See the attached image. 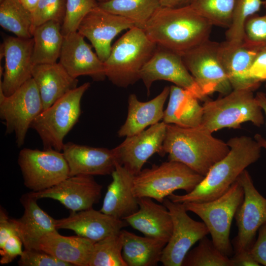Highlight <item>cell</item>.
Here are the masks:
<instances>
[{
    "label": "cell",
    "instance_id": "obj_23",
    "mask_svg": "<svg viewBox=\"0 0 266 266\" xmlns=\"http://www.w3.org/2000/svg\"><path fill=\"white\" fill-rule=\"evenodd\" d=\"M111 174L112 180L107 187L100 211L123 219L139 208L138 198L133 193L134 175L117 162Z\"/></svg>",
    "mask_w": 266,
    "mask_h": 266
},
{
    "label": "cell",
    "instance_id": "obj_30",
    "mask_svg": "<svg viewBox=\"0 0 266 266\" xmlns=\"http://www.w3.org/2000/svg\"><path fill=\"white\" fill-rule=\"evenodd\" d=\"M121 233L122 256L127 266H154L160 262L166 241L139 236L125 230Z\"/></svg>",
    "mask_w": 266,
    "mask_h": 266
},
{
    "label": "cell",
    "instance_id": "obj_10",
    "mask_svg": "<svg viewBox=\"0 0 266 266\" xmlns=\"http://www.w3.org/2000/svg\"><path fill=\"white\" fill-rule=\"evenodd\" d=\"M219 43L208 39L181 55L187 68L206 96L226 95L233 88L219 54Z\"/></svg>",
    "mask_w": 266,
    "mask_h": 266
},
{
    "label": "cell",
    "instance_id": "obj_29",
    "mask_svg": "<svg viewBox=\"0 0 266 266\" xmlns=\"http://www.w3.org/2000/svg\"><path fill=\"white\" fill-rule=\"evenodd\" d=\"M200 100L189 91L176 85L170 86L169 100L163 121L183 128L200 125L203 114Z\"/></svg>",
    "mask_w": 266,
    "mask_h": 266
},
{
    "label": "cell",
    "instance_id": "obj_35",
    "mask_svg": "<svg viewBox=\"0 0 266 266\" xmlns=\"http://www.w3.org/2000/svg\"><path fill=\"white\" fill-rule=\"evenodd\" d=\"M235 0H191L189 5L213 26L228 28Z\"/></svg>",
    "mask_w": 266,
    "mask_h": 266
},
{
    "label": "cell",
    "instance_id": "obj_42",
    "mask_svg": "<svg viewBox=\"0 0 266 266\" xmlns=\"http://www.w3.org/2000/svg\"><path fill=\"white\" fill-rule=\"evenodd\" d=\"M23 242L17 235H14L8 239L4 245L0 247L1 264L11 263L18 256H21L22 251Z\"/></svg>",
    "mask_w": 266,
    "mask_h": 266
},
{
    "label": "cell",
    "instance_id": "obj_2",
    "mask_svg": "<svg viewBox=\"0 0 266 266\" xmlns=\"http://www.w3.org/2000/svg\"><path fill=\"white\" fill-rule=\"evenodd\" d=\"M227 143L230 148L228 154L210 169L193 191L182 195L172 193L167 198L179 203L214 200L226 193L242 172L261 157L262 148L254 138L235 136Z\"/></svg>",
    "mask_w": 266,
    "mask_h": 266
},
{
    "label": "cell",
    "instance_id": "obj_1",
    "mask_svg": "<svg viewBox=\"0 0 266 266\" xmlns=\"http://www.w3.org/2000/svg\"><path fill=\"white\" fill-rule=\"evenodd\" d=\"M212 27L189 4L161 6L143 30L156 44L181 56L209 39Z\"/></svg>",
    "mask_w": 266,
    "mask_h": 266
},
{
    "label": "cell",
    "instance_id": "obj_46",
    "mask_svg": "<svg viewBox=\"0 0 266 266\" xmlns=\"http://www.w3.org/2000/svg\"><path fill=\"white\" fill-rule=\"evenodd\" d=\"M232 266H259L260 265L255 260L250 250L234 253L230 258Z\"/></svg>",
    "mask_w": 266,
    "mask_h": 266
},
{
    "label": "cell",
    "instance_id": "obj_36",
    "mask_svg": "<svg viewBox=\"0 0 266 266\" xmlns=\"http://www.w3.org/2000/svg\"><path fill=\"white\" fill-rule=\"evenodd\" d=\"M182 266H232L230 258L222 253L206 236L185 256Z\"/></svg>",
    "mask_w": 266,
    "mask_h": 266
},
{
    "label": "cell",
    "instance_id": "obj_8",
    "mask_svg": "<svg viewBox=\"0 0 266 266\" xmlns=\"http://www.w3.org/2000/svg\"><path fill=\"white\" fill-rule=\"evenodd\" d=\"M243 198V188L236 180L226 193L214 200L182 203L187 211L194 213L203 221L214 245L229 257L233 251L230 240L232 223Z\"/></svg>",
    "mask_w": 266,
    "mask_h": 266
},
{
    "label": "cell",
    "instance_id": "obj_31",
    "mask_svg": "<svg viewBox=\"0 0 266 266\" xmlns=\"http://www.w3.org/2000/svg\"><path fill=\"white\" fill-rule=\"evenodd\" d=\"M62 24L49 21L34 28L33 31V65L54 64L59 59L64 35Z\"/></svg>",
    "mask_w": 266,
    "mask_h": 266
},
{
    "label": "cell",
    "instance_id": "obj_47",
    "mask_svg": "<svg viewBox=\"0 0 266 266\" xmlns=\"http://www.w3.org/2000/svg\"><path fill=\"white\" fill-rule=\"evenodd\" d=\"M255 98L262 107L266 120V94L262 92H258L255 96ZM254 138L259 143L262 148H264L266 150V139L265 138L259 134H256Z\"/></svg>",
    "mask_w": 266,
    "mask_h": 266
},
{
    "label": "cell",
    "instance_id": "obj_22",
    "mask_svg": "<svg viewBox=\"0 0 266 266\" xmlns=\"http://www.w3.org/2000/svg\"><path fill=\"white\" fill-rule=\"evenodd\" d=\"M260 50L246 45L225 41L219 43V56L233 90L254 91L261 82L250 77L252 63Z\"/></svg>",
    "mask_w": 266,
    "mask_h": 266
},
{
    "label": "cell",
    "instance_id": "obj_6",
    "mask_svg": "<svg viewBox=\"0 0 266 266\" xmlns=\"http://www.w3.org/2000/svg\"><path fill=\"white\" fill-rule=\"evenodd\" d=\"M90 86L86 82L68 92L33 121L30 128L39 136L44 149L62 151L64 139L79 118L81 100Z\"/></svg>",
    "mask_w": 266,
    "mask_h": 266
},
{
    "label": "cell",
    "instance_id": "obj_52",
    "mask_svg": "<svg viewBox=\"0 0 266 266\" xmlns=\"http://www.w3.org/2000/svg\"><path fill=\"white\" fill-rule=\"evenodd\" d=\"M3 0H0V2H1L3 1Z\"/></svg>",
    "mask_w": 266,
    "mask_h": 266
},
{
    "label": "cell",
    "instance_id": "obj_37",
    "mask_svg": "<svg viewBox=\"0 0 266 266\" xmlns=\"http://www.w3.org/2000/svg\"><path fill=\"white\" fill-rule=\"evenodd\" d=\"M263 3L262 0H235L230 27L226 32V41L241 43L245 23L250 16L258 12Z\"/></svg>",
    "mask_w": 266,
    "mask_h": 266
},
{
    "label": "cell",
    "instance_id": "obj_53",
    "mask_svg": "<svg viewBox=\"0 0 266 266\" xmlns=\"http://www.w3.org/2000/svg\"><path fill=\"white\" fill-rule=\"evenodd\" d=\"M265 87H266V85H265Z\"/></svg>",
    "mask_w": 266,
    "mask_h": 266
},
{
    "label": "cell",
    "instance_id": "obj_12",
    "mask_svg": "<svg viewBox=\"0 0 266 266\" xmlns=\"http://www.w3.org/2000/svg\"><path fill=\"white\" fill-rule=\"evenodd\" d=\"M163 203L171 215L173 228L160 262L164 266H182L192 246L209 233V230L203 222L196 221L188 215L183 203L173 202L167 198Z\"/></svg>",
    "mask_w": 266,
    "mask_h": 266
},
{
    "label": "cell",
    "instance_id": "obj_41",
    "mask_svg": "<svg viewBox=\"0 0 266 266\" xmlns=\"http://www.w3.org/2000/svg\"><path fill=\"white\" fill-rule=\"evenodd\" d=\"M20 266H71L45 251L37 249H24L18 262Z\"/></svg>",
    "mask_w": 266,
    "mask_h": 266
},
{
    "label": "cell",
    "instance_id": "obj_19",
    "mask_svg": "<svg viewBox=\"0 0 266 266\" xmlns=\"http://www.w3.org/2000/svg\"><path fill=\"white\" fill-rule=\"evenodd\" d=\"M92 47L77 31L64 35L59 62L74 78L87 75L94 81H103L106 78L104 62Z\"/></svg>",
    "mask_w": 266,
    "mask_h": 266
},
{
    "label": "cell",
    "instance_id": "obj_21",
    "mask_svg": "<svg viewBox=\"0 0 266 266\" xmlns=\"http://www.w3.org/2000/svg\"><path fill=\"white\" fill-rule=\"evenodd\" d=\"M62 152L67 163L69 176L110 174L116 163L113 149L65 143Z\"/></svg>",
    "mask_w": 266,
    "mask_h": 266
},
{
    "label": "cell",
    "instance_id": "obj_7",
    "mask_svg": "<svg viewBox=\"0 0 266 266\" xmlns=\"http://www.w3.org/2000/svg\"><path fill=\"white\" fill-rule=\"evenodd\" d=\"M204 177L181 163L168 161L134 175L133 193L137 198L148 197L163 203L176 190L191 192Z\"/></svg>",
    "mask_w": 266,
    "mask_h": 266
},
{
    "label": "cell",
    "instance_id": "obj_51",
    "mask_svg": "<svg viewBox=\"0 0 266 266\" xmlns=\"http://www.w3.org/2000/svg\"><path fill=\"white\" fill-rule=\"evenodd\" d=\"M265 6V8L266 9V0H265L264 1H263V3Z\"/></svg>",
    "mask_w": 266,
    "mask_h": 266
},
{
    "label": "cell",
    "instance_id": "obj_48",
    "mask_svg": "<svg viewBox=\"0 0 266 266\" xmlns=\"http://www.w3.org/2000/svg\"><path fill=\"white\" fill-rule=\"evenodd\" d=\"M161 6L167 7H178L189 5L191 0H160Z\"/></svg>",
    "mask_w": 266,
    "mask_h": 266
},
{
    "label": "cell",
    "instance_id": "obj_25",
    "mask_svg": "<svg viewBox=\"0 0 266 266\" xmlns=\"http://www.w3.org/2000/svg\"><path fill=\"white\" fill-rule=\"evenodd\" d=\"M169 92L170 87L166 86L158 96L147 101L139 100L134 94L130 95L127 118L118 131V136L133 135L163 120L164 106Z\"/></svg>",
    "mask_w": 266,
    "mask_h": 266
},
{
    "label": "cell",
    "instance_id": "obj_40",
    "mask_svg": "<svg viewBox=\"0 0 266 266\" xmlns=\"http://www.w3.org/2000/svg\"><path fill=\"white\" fill-rule=\"evenodd\" d=\"M242 42L258 50L266 47V14H254L248 18L244 25Z\"/></svg>",
    "mask_w": 266,
    "mask_h": 266
},
{
    "label": "cell",
    "instance_id": "obj_24",
    "mask_svg": "<svg viewBox=\"0 0 266 266\" xmlns=\"http://www.w3.org/2000/svg\"><path fill=\"white\" fill-rule=\"evenodd\" d=\"M138 209L123 219L144 236L168 242L172 231L173 223L169 210L148 197L138 198Z\"/></svg>",
    "mask_w": 266,
    "mask_h": 266
},
{
    "label": "cell",
    "instance_id": "obj_3",
    "mask_svg": "<svg viewBox=\"0 0 266 266\" xmlns=\"http://www.w3.org/2000/svg\"><path fill=\"white\" fill-rule=\"evenodd\" d=\"M230 149L227 142L200 125L183 128L166 124L163 150L168 161L181 163L203 176Z\"/></svg>",
    "mask_w": 266,
    "mask_h": 266
},
{
    "label": "cell",
    "instance_id": "obj_32",
    "mask_svg": "<svg viewBox=\"0 0 266 266\" xmlns=\"http://www.w3.org/2000/svg\"><path fill=\"white\" fill-rule=\"evenodd\" d=\"M98 6L112 13L132 21L135 27L144 29L148 22L161 7L160 0H109Z\"/></svg>",
    "mask_w": 266,
    "mask_h": 266
},
{
    "label": "cell",
    "instance_id": "obj_50",
    "mask_svg": "<svg viewBox=\"0 0 266 266\" xmlns=\"http://www.w3.org/2000/svg\"><path fill=\"white\" fill-rule=\"evenodd\" d=\"M96 0L99 3V2H105L109 0Z\"/></svg>",
    "mask_w": 266,
    "mask_h": 266
},
{
    "label": "cell",
    "instance_id": "obj_17",
    "mask_svg": "<svg viewBox=\"0 0 266 266\" xmlns=\"http://www.w3.org/2000/svg\"><path fill=\"white\" fill-rule=\"evenodd\" d=\"M33 40L8 36L0 46V59L4 57V68L0 88L9 96L32 78Z\"/></svg>",
    "mask_w": 266,
    "mask_h": 266
},
{
    "label": "cell",
    "instance_id": "obj_28",
    "mask_svg": "<svg viewBox=\"0 0 266 266\" xmlns=\"http://www.w3.org/2000/svg\"><path fill=\"white\" fill-rule=\"evenodd\" d=\"M94 243L90 239L78 235H61L56 230L42 236L36 249L72 266H88Z\"/></svg>",
    "mask_w": 266,
    "mask_h": 266
},
{
    "label": "cell",
    "instance_id": "obj_43",
    "mask_svg": "<svg viewBox=\"0 0 266 266\" xmlns=\"http://www.w3.org/2000/svg\"><path fill=\"white\" fill-rule=\"evenodd\" d=\"M258 233L257 238L250 251L260 266H266V222L260 227Z\"/></svg>",
    "mask_w": 266,
    "mask_h": 266
},
{
    "label": "cell",
    "instance_id": "obj_39",
    "mask_svg": "<svg viewBox=\"0 0 266 266\" xmlns=\"http://www.w3.org/2000/svg\"><path fill=\"white\" fill-rule=\"evenodd\" d=\"M66 0H39L32 13L33 31L49 21H57L62 25L66 15Z\"/></svg>",
    "mask_w": 266,
    "mask_h": 266
},
{
    "label": "cell",
    "instance_id": "obj_18",
    "mask_svg": "<svg viewBox=\"0 0 266 266\" xmlns=\"http://www.w3.org/2000/svg\"><path fill=\"white\" fill-rule=\"evenodd\" d=\"M102 189L93 176L77 175L69 176L46 190L30 193L37 199L57 200L66 208L75 212L93 208L101 197Z\"/></svg>",
    "mask_w": 266,
    "mask_h": 266
},
{
    "label": "cell",
    "instance_id": "obj_34",
    "mask_svg": "<svg viewBox=\"0 0 266 266\" xmlns=\"http://www.w3.org/2000/svg\"><path fill=\"white\" fill-rule=\"evenodd\" d=\"M122 247L121 232L95 242L88 266H127L122 256Z\"/></svg>",
    "mask_w": 266,
    "mask_h": 266
},
{
    "label": "cell",
    "instance_id": "obj_15",
    "mask_svg": "<svg viewBox=\"0 0 266 266\" xmlns=\"http://www.w3.org/2000/svg\"><path fill=\"white\" fill-rule=\"evenodd\" d=\"M166 124L163 121L132 136L113 149L116 162L134 175L138 174L153 155L163 156Z\"/></svg>",
    "mask_w": 266,
    "mask_h": 266
},
{
    "label": "cell",
    "instance_id": "obj_9",
    "mask_svg": "<svg viewBox=\"0 0 266 266\" xmlns=\"http://www.w3.org/2000/svg\"><path fill=\"white\" fill-rule=\"evenodd\" d=\"M18 163L24 185L32 192L46 190L69 176L68 166L61 151L24 148L19 153Z\"/></svg>",
    "mask_w": 266,
    "mask_h": 266
},
{
    "label": "cell",
    "instance_id": "obj_11",
    "mask_svg": "<svg viewBox=\"0 0 266 266\" xmlns=\"http://www.w3.org/2000/svg\"><path fill=\"white\" fill-rule=\"evenodd\" d=\"M42 111L39 93L32 78L0 100V118L4 123L5 133H14L19 147L24 144L33 121Z\"/></svg>",
    "mask_w": 266,
    "mask_h": 266
},
{
    "label": "cell",
    "instance_id": "obj_45",
    "mask_svg": "<svg viewBox=\"0 0 266 266\" xmlns=\"http://www.w3.org/2000/svg\"><path fill=\"white\" fill-rule=\"evenodd\" d=\"M14 235H17L15 225L12 219L9 218L6 212L1 208L0 210V247L4 245L8 239Z\"/></svg>",
    "mask_w": 266,
    "mask_h": 266
},
{
    "label": "cell",
    "instance_id": "obj_49",
    "mask_svg": "<svg viewBox=\"0 0 266 266\" xmlns=\"http://www.w3.org/2000/svg\"><path fill=\"white\" fill-rule=\"evenodd\" d=\"M39 0H20L24 6L32 13L35 8Z\"/></svg>",
    "mask_w": 266,
    "mask_h": 266
},
{
    "label": "cell",
    "instance_id": "obj_4",
    "mask_svg": "<svg viewBox=\"0 0 266 266\" xmlns=\"http://www.w3.org/2000/svg\"><path fill=\"white\" fill-rule=\"evenodd\" d=\"M157 46L143 29L136 27L129 29L112 46L104 62L106 77L120 87L134 84L140 80L141 70Z\"/></svg>",
    "mask_w": 266,
    "mask_h": 266
},
{
    "label": "cell",
    "instance_id": "obj_20",
    "mask_svg": "<svg viewBox=\"0 0 266 266\" xmlns=\"http://www.w3.org/2000/svg\"><path fill=\"white\" fill-rule=\"evenodd\" d=\"M128 224L93 208L73 212L69 216L56 220L57 229L71 230L76 234L96 242L118 234Z\"/></svg>",
    "mask_w": 266,
    "mask_h": 266
},
{
    "label": "cell",
    "instance_id": "obj_5",
    "mask_svg": "<svg viewBox=\"0 0 266 266\" xmlns=\"http://www.w3.org/2000/svg\"><path fill=\"white\" fill-rule=\"evenodd\" d=\"M202 106L200 126L211 133L223 128L240 129L245 122L257 127L265 123L263 111L252 91L233 90L223 98L207 100Z\"/></svg>",
    "mask_w": 266,
    "mask_h": 266
},
{
    "label": "cell",
    "instance_id": "obj_38",
    "mask_svg": "<svg viewBox=\"0 0 266 266\" xmlns=\"http://www.w3.org/2000/svg\"><path fill=\"white\" fill-rule=\"evenodd\" d=\"M98 5L96 0H66V15L61 29L64 36L77 31L84 17Z\"/></svg>",
    "mask_w": 266,
    "mask_h": 266
},
{
    "label": "cell",
    "instance_id": "obj_14",
    "mask_svg": "<svg viewBox=\"0 0 266 266\" xmlns=\"http://www.w3.org/2000/svg\"><path fill=\"white\" fill-rule=\"evenodd\" d=\"M141 79L148 95L153 83L165 80L187 90L200 100H209L200 88L183 61L182 56L169 49L157 45V48L140 73Z\"/></svg>",
    "mask_w": 266,
    "mask_h": 266
},
{
    "label": "cell",
    "instance_id": "obj_44",
    "mask_svg": "<svg viewBox=\"0 0 266 266\" xmlns=\"http://www.w3.org/2000/svg\"><path fill=\"white\" fill-rule=\"evenodd\" d=\"M249 76L259 82L266 80V47L259 51L250 66Z\"/></svg>",
    "mask_w": 266,
    "mask_h": 266
},
{
    "label": "cell",
    "instance_id": "obj_33",
    "mask_svg": "<svg viewBox=\"0 0 266 266\" xmlns=\"http://www.w3.org/2000/svg\"><path fill=\"white\" fill-rule=\"evenodd\" d=\"M0 25L17 37H33L32 13L20 0H4L0 2Z\"/></svg>",
    "mask_w": 266,
    "mask_h": 266
},
{
    "label": "cell",
    "instance_id": "obj_26",
    "mask_svg": "<svg viewBox=\"0 0 266 266\" xmlns=\"http://www.w3.org/2000/svg\"><path fill=\"white\" fill-rule=\"evenodd\" d=\"M37 200L30 193L22 196L21 202L24 208V214L18 219H12L25 249H36L42 236L57 230L56 220L38 206Z\"/></svg>",
    "mask_w": 266,
    "mask_h": 266
},
{
    "label": "cell",
    "instance_id": "obj_13",
    "mask_svg": "<svg viewBox=\"0 0 266 266\" xmlns=\"http://www.w3.org/2000/svg\"><path fill=\"white\" fill-rule=\"evenodd\" d=\"M237 180L243 188L244 198L234 215L238 228L233 241L234 253L250 250L259 229L266 222V199L255 188L248 171H243Z\"/></svg>",
    "mask_w": 266,
    "mask_h": 266
},
{
    "label": "cell",
    "instance_id": "obj_16",
    "mask_svg": "<svg viewBox=\"0 0 266 266\" xmlns=\"http://www.w3.org/2000/svg\"><path fill=\"white\" fill-rule=\"evenodd\" d=\"M134 27L130 20L106 11L98 5L84 17L77 32L90 41L96 53L104 62L110 53L114 38L123 30Z\"/></svg>",
    "mask_w": 266,
    "mask_h": 266
},
{
    "label": "cell",
    "instance_id": "obj_27",
    "mask_svg": "<svg viewBox=\"0 0 266 266\" xmlns=\"http://www.w3.org/2000/svg\"><path fill=\"white\" fill-rule=\"evenodd\" d=\"M32 78L38 90L43 110L78 87L77 78L71 77L59 62L34 65Z\"/></svg>",
    "mask_w": 266,
    "mask_h": 266
}]
</instances>
